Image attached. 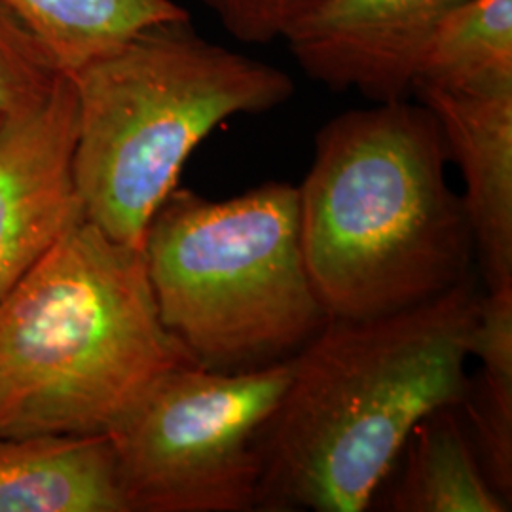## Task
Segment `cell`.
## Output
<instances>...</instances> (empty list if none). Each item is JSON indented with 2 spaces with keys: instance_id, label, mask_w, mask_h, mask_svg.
Listing matches in <instances>:
<instances>
[{
  "instance_id": "4",
  "label": "cell",
  "mask_w": 512,
  "mask_h": 512,
  "mask_svg": "<svg viewBox=\"0 0 512 512\" xmlns=\"http://www.w3.org/2000/svg\"><path fill=\"white\" fill-rule=\"evenodd\" d=\"M69 76L84 219L135 247L213 129L294 95L285 71L200 37L190 19L143 29Z\"/></svg>"
},
{
  "instance_id": "5",
  "label": "cell",
  "mask_w": 512,
  "mask_h": 512,
  "mask_svg": "<svg viewBox=\"0 0 512 512\" xmlns=\"http://www.w3.org/2000/svg\"><path fill=\"white\" fill-rule=\"evenodd\" d=\"M141 249L165 327L205 368L287 361L329 319L306 268L293 184H258L228 200L177 186Z\"/></svg>"
},
{
  "instance_id": "2",
  "label": "cell",
  "mask_w": 512,
  "mask_h": 512,
  "mask_svg": "<svg viewBox=\"0 0 512 512\" xmlns=\"http://www.w3.org/2000/svg\"><path fill=\"white\" fill-rule=\"evenodd\" d=\"M448 160L437 118L408 99L319 129L298 186L300 236L329 317L408 310L473 279L475 239Z\"/></svg>"
},
{
  "instance_id": "11",
  "label": "cell",
  "mask_w": 512,
  "mask_h": 512,
  "mask_svg": "<svg viewBox=\"0 0 512 512\" xmlns=\"http://www.w3.org/2000/svg\"><path fill=\"white\" fill-rule=\"evenodd\" d=\"M387 480V511H511L484 473L459 404L440 406L414 425Z\"/></svg>"
},
{
  "instance_id": "15",
  "label": "cell",
  "mask_w": 512,
  "mask_h": 512,
  "mask_svg": "<svg viewBox=\"0 0 512 512\" xmlns=\"http://www.w3.org/2000/svg\"><path fill=\"white\" fill-rule=\"evenodd\" d=\"M57 74L35 33L0 2V118L37 101Z\"/></svg>"
},
{
  "instance_id": "12",
  "label": "cell",
  "mask_w": 512,
  "mask_h": 512,
  "mask_svg": "<svg viewBox=\"0 0 512 512\" xmlns=\"http://www.w3.org/2000/svg\"><path fill=\"white\" fill-rule=\"evenodd\" d=\"M471 357L475 382L459 404L484 473L495 490L512 495V287L480 296Z\"/></svg>"
},
{
  "instance_id": "14",
  "label": "cell",
  "mask_w": 512,
  "mask_h": 512,
  "mask_svg": "<svg viewBox=\"0 0 512 512\" xmlns=\"http://www.w3.org/2000/svg\"><path fill=\"white\" fill-rule=\"evenodd\" d=\"M416 84L448 92L512 90V0L454 6L423 48Z\"/></svg>"
},
{
  "instance_id": "1",
  "label": "cell",
  "mask_w": 512,
  "mask_h": 512,
  "mask_svg": "<svg viewBox=\"0 0 512 512\" xmlns=\"http://www.w3.org/2000/svg\"><path fill=\"white\" fill-rule=\"evenodd\" d=\"M480 296L469 279L408 310L329 317L291 357L256 511L370 509L414 425L463 401Z\"/></svg>"
},
{
  "instance_id": "16",
  "label": "cell",
  "mask_w": 512,
  "mask_h": 512,
  "mask_svg": "<svg viewBox=\"0 0 512 512\" xmlns=\"http://www.w3.org/2000/svg\"><path fill=\"white\" fill-rule=\"evenodd\" d=\"M230 37L243 44H270L323 0H202Z\"/></svg>"
},
{
  "instance_id": "7",
  "label": "cell",
  "mask_w": 512,
  "mask_h": 512,
  "mask_svg": "<svg viewBox=\"0 0 512 512\" xmlns=\"http://www.w3.org/2000/svg\"><path fill=\"white\" fill-rule=\"evenodd\" d=\"M76 95L69 74L0 118V304L84 217L73 175Z\"/></svg>"
},
{
  "instance_id": "10",
  "label": "cell",
  "mask_w": 512,
  "mask_h": 512,
  "mask_svg": "<svg viewBox=\"0 0 512 512\" xmlns=\"http://www.w3.org/2000/svg\"><path fill=\"white\" fill-rule=\"evenodd\" d=\"M0 512H129L110 435L0 437Z\"/></svg>"
},
{
  "instance_id": "9",
  "label": "cell",
  "mask_w": 512,
  "mask_h": 512,
  "mask_svg": "<svg viewBox=\"0 0 512 512\" xmlns=\"http://www.w3.org/2000/svg\"><path fill=\"white\" fill-rule=\"evenodd\" d=\"M412 93L439 122L488 291L512 287V90L448 92L416 84Z\"/></svg>"
},
{
  "instance_id": "8",
  "label": "cell",
  "mask_w": 512,
  "mask_h": 512,
  "mask_svg": "<svg viewBox=\"0 0 512 512\" xmlns=\"http://www.w3.org/2000/svg\"><path fill=\"white\" fill-rule=\"evenodd\" d=\"M463 0H323L283 38L298 67L334 92L408 99L423 48Z\"/></svg>"
},
{
  "instance_id": "13",
  "label": "cell",
  "mask_w": 512,
  "mask_h": 512,
  "mask_svg": "<svg viewBox=\"0 0 512 512\" xmlns=\"http://www.w3.org/2000/svg\"><path fill=\"white\" fill-rule=\"evenodd\" d=\"M73 74L152 25L190 19L173 0H0Z\"/></svg>"
},
{
  "instance_id": "6",
  "label": "cell",
  "mask_w": 512,
  "mask_h": 512,
  "mask_svg": "<svg viewBox=\"0 0 512 512\" xmlns=\"http://www.w3.org/2000/svg\"><path fill=\"white\" fill-rule=\"evenodd\" d=\"M289 382L291 359L162 376L109 433L128 511H256L262 439Z\"/></svg>"
},
{
  "instance_id": "3",
  "label": "cell",
  "mask_w": 512,
  "mask_h": 512,
  "mask_svg": "<svg viewBox=\"0 0 512 512\" xmlns=\"http://www.w3.org/2000/svg\"><path fill=\"white\" fill-rule=\"evenodd\" d=\"M190 365L143 249L82 217L0 304V437L109 435L162 376Z\"/></svg>"
}]
</instances>
